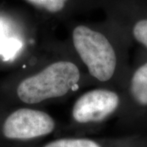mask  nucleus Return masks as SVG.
Listing matches in <instances>:
<instances>
[{
	"instance_id": "obj_2",
	"label": "nucleus",
	"mask_w": 147,
	"mask_h": 147,
	"mask_svg": "<svg viewBox=\"0 0 147 147\" xmlns=\"http://www.w3.org/2000/svg\"><path fill=\"white\" fill-rule=\"evenodd\" d=\"M75 50L90 74L100 82L110 80L115 72V51L107 38L85 26H79L73 31Z\"/></svg>"
},
{
	"instance_id": "obj_5",
	"label": "nucleus",
	"mask_w": 147,
	"mask_h": 147,
	"mask_svg": "<svg viewBox=\"0 0 147 147\" xmlns=\"http://www.w3.org/2000/svg\"><path fill=\"white\" fill-rule=\"evenodd\" d=\"M129 94L139 107H147V61L134 71L129 83Z\"/></svg>"
},
{
	"instance_id": "obj_6",
	"label": "nucleus",
	"mask_w": 147,
	"mask_h": 147,
	"mask_svg": "<svg viewBox=\"0 0 147 147\" xmlns=\"http://www.w3.org/2000/svg\"><path fill=\"white\" fill-rule=\"evenodd\" d=\"M43 147H101L98 142L88 138H61L47 143Z\"/></svg>"
},
{
	"instance_id": "obj_7",
	"label": "nucleus",
	"mask_w": 147,
	"mask_h": 147,
	"mask_svg": "<svg viewBox=\"0 0 147 147\" xmlns=\"http://www.w3.org/2000/svg\"><path fill=\"white\" fill-rule=\"evenodd\" d=\"M33 5L55 13L63 9L67 0H26Z\"/></svg>"
},
{
	"instance_id": "obj_8",
	"label": "nucleus",
	"mask_w": 147,
	"mask_h": 147,
	"mask_svg": "<svg viewBox=\"0 0 147 147\" xmlns=\"http://www.w3.org/2000/svg\"><path fill=\"white\" fill-rule=\"evenodd\" d=\"M132 35L147 49V18L137 21L132 27Z\"/></svg>"
},
{
	"instance_id": "obj_4",
	"label": "nucleus",
	"mask_w": 147,
	"mask_h": 147,
	"mask_svg": "<svg viewBox=\"0 0 147 147\" xmlns=\"http://www.w3.org/2000/svg\"><path fill=\"white\" fill-rule=\"evenodd\" d=\"M119 96L106 89H95L82 95L72 109L73 119L79 123H97L104 120L115 111Z\"/></svg>"
},
{
	"instance_id": "obj_1",
	"label": "nucleus",
	"mask_w": 147,
	"mask_h": 147,
	"mask_svg": "<svg viewBox=\"0 0 147 147\" xmlns=\"http://www.w3.org/2000/svg\"><path fill=\"white\" fill-rule=\"evenodd\" d=\"M79 78L80 72L76 65L66 61H57L21 81L17 96L27 104L61 97L77 85Z\"/></svg>"
},
{
	"instance_id": "obj_3",
	"label": "nucleus",
	"mask_w": 147,
	"mask_h": 147,
	"mask_svg": "<svg viewBox=\"0 0 147 147\" xmlns=\"http://www.w3.org/2000/svg\"><path fill=\"white\" fill-rule=\"evenodd\" d=\"M55 121L46 112L32 109H20L7 118L3 126V136L10 140L27 141L51 134Z\"/></svg>"
}]
</instances>
